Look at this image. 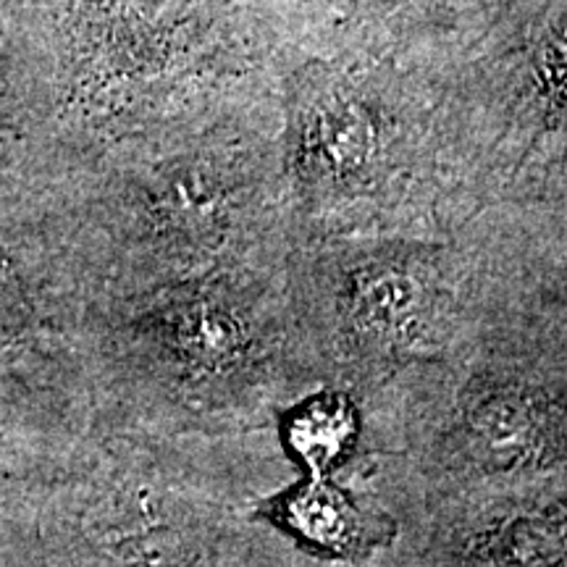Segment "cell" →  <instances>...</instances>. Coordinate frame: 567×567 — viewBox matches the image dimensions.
Masks as SVG:
<instances>
[{
  "mask_svg": "<svg viewBox=\"0 0 567 567\" xmlns=\"http://www.w3.org/2000/svg\"><path fill=\"white\" fill-rule=\"evenodd\" d=\"M19 316L17 308H13V297L9 295V289H6V284L0 281V344H6L13 337Z\"/></svg>",
  "mask_w": 567,
  "mask_h": 567,
  "instance_id": "cell-4",
  "label": "cell"
},
{
  "mask_svg": "<svg viewBox=\"0 0 567 567\" xmlns=\"http://www.w3.org/2000/svg\"><path fill=\"white\" fill-rule=\"evenodd\" d=\"M276 446L300 476H339L363 460L365 410L350 389L321 384L284 405L274 417Z\"/></svg>",
  "mask_w": 567,
  "mask_h": 567,
  "instance_id": "cell-3",
  "label": "cell"
},
{
  "mask_svg": "<svg viewBox=\"0 0 567 567\" xmlns=\"http://www.w3.org/2000/svg\"><path fill=\"white\" fill-rule=\"evenodd\" d=\"M252 520L302 555L368 563L400 542V520L375 496L363 499L334 476H300L255 502Z\"/></svg>",
  "mask_w": 567,
  "mask_h": 567,
  "instance_id": "cell-2",
  "label": "cell"
},
{
  "mask_svg": "<svg viewBox=\"0 0 567 567\" xmlns=\"http://www.w3.org/2000/svg\"><path fill=\"white\" fill-rule=\"evenodd\" d=\"M297 321L326 384L371 400L476 344L457 237L308 234L287 260Z\"/></svg>",
  "mask_w": 567,
  "mask_h": 567,
  "instance_id": "cell-1",
  "label": "cell"
}]
</instances>
